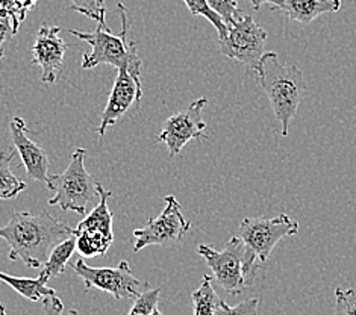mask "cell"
<instances>
[{"label": "cell", "mask_w": 356, "mask_h": 315, "mask_svg": "<svg viewBox=\"0 0 356 315\" xmlns=\"http://www.w3.org/2000/svg\"><path fill=\"white\" fill-rule=\"evenodd\" d=\"M38 3V0H15V10L20 23L26 19V14Z\"/></svg>", "instance_id": "cell-28"}, {"label": "cell", "mask_w": 356, "mask_h": 315, "mask_svg": "<svg viewBox=\"0 0 356 315\" xmlns=\"http://www.w3.org/2000/svg\"><path fill=\"white\" fill-rule=\"evenodd\" d=\"M122 17V31L118 35H113L109 28H102L100 24L92 32H81L69 29L67 32L78 37L79 40L88 42L91 46V52L82 55V69L90 70L97 65L106 64L113 65L115 69H126L135 79L141 81L143 63L138 56V50L135 41L129 38V22L128 10L123 3H118Z\"/></svg>", "instance_id": "cell-3"}, {"label": "cell", "mask_w": 356, "mask_h": 315, "mask_svg": "<svg viewBox=\"0 0 356 315\" xmlns=\"http://www.w3.org/2000/svg\"><path fill=\"white\" fill-rule=\"evenodd\" d=\"M0 315H6V308L2 303H0Z\"/></svg>", "instance_id": "cell-30"}, {"label": "cell", "mask_w": 356, "mask_h": 315, "mask_svg": "<svg viewBox=\"0 0 356 315\" xmlns=\"http://www.w3.org/2000/svg\"><path fill=\"white\" fill-rule=\"evenodd\" d=\"M61 28L59 26H49L47 23H43L40 26L35 42L32 46V65H40L43 74L41 81L47 85H52L58 81L59 74L64 69V58L67 54L69 45L59 37Z\"/></svg>", "instance_id": "cell-11"}, {"label": "cell", "mask_w": 356, "mask_h": 315, "mask_svg": "<svg viewBox=\"0 0 356 315\" xmlns=\"http://www.w3.org/2000/svg\"><path fill=\"white\" fill-rule=\"evenodd\" d=\"M74 234V229L58 221L47 211L14 212L0 227V238L10 247V259L23 261L31 268H41L50 250Z\"/></svg>", "instance_id": "cell-1"}, {"label": "cell", "mask_w": 356, "mask_h": 315, "mask_svg": "<svg viewBox=\"0 0 356 315\" xmlns=\"http://www.w3.org/2000/svg\"><path fill=\"white\" fill-rule=\"evenodd\" d=\"M258 299H249L232 308L225 300H220L216 315H258Z\"/></svg>", "instance_id": "cell-24"}, {"label": "cell", "mask_w": 356, "mask_h": 315, "mask_svg": "<svg viewBox=\"0 0 356 315\" xmlns=\"http://www.w3.org/2000/svg\"><path fill=\"white\" fill-rule=\"evenodd\" d=\"M0 282L10 285L15 293H19L24 299L31 302H38L40 299H44L47 296L56 294L55 289L47 286L40 277H15L0 271Z\"/></svg>", "instance_id": "cell-17"}, {"label": "cell", "mask_w": 356, "mask_h": 315, "mask_svg": "<svg viewBox=\"0 0 356 315\" xmlns=\"http://www.w3.org/2000/svg\"><path fill=\"white\" fill-rule=\"evenodd\" d=\"M284 13L290 20L309 24L317 17L341 10V0H284Z\"/></svg>", "instance_id": "cell-15"}, {"label": "cell", "mask_w": 356, "mask_h": 315, "mask_svg": "<svg viewBox=\"0 0 356 315\" xmlns=\"http://www.w3.org/2000/svg\"><path fill=\"white\" fill-rule=\"evenodd\" d=\"M87 150L78 147L72 155L70 164L61 175L49 176L47 188L54 193L49 207H59L63 211H73L83 216L90 203L99 199L97 181L86 168Z\"/></svg>", "instance_id": "cell-4"}, {"label": "cell", "mask_w": 356, "mask_h": 315, "mask_svg": "<svg viewBox=\"0 0 356 315\" xmlns=\"http://www.w3.org/2000/svg\"><path fill=\"white\" fill-rule=\"evenodd\" d=\"M298 234L299 223L286 214H281L275 218H244L238 227V235L244 243L245 252L250 258L262 264L268 259L276 244L282 238Z\"/></svg>", "instance_id": "cell-5"}, {"label": "cell", "mask_w": 356, "mask_h": 315, "mask_svg": "<svg viewBox=\"0 0 356 315\" xmlns=\"http://www.w3.org/2000/svg\"><path fill=\"white\" fill-rule=\"evenodd\" d=\"M267 38V31L261 28L252 15H243L227 24L226 37L220 40V54L255 72L264 55Z\"/></svg>", "instance_id": "cell-7"}, {"label": "cell", "mask_w": 356, "mask_h": 315, "mask_svg": "<svg viewBox=\"0 0 356 315\" xmlns=\"http://www.w3.org/2000/svg\"><path fill=\"white\" fill-rule=\"evenodd\" d=\"M255 73L258 85L266 91L277 122L282 126V135L286 137L307 91L303 72L298 65L282 64L277 54L266 52Z\"/></svg>", "instance_id": "cell-2"}, {"label": "cell", "mask_w": 356, "mask_h": 315, "mask_svg": "<svg viewBox=\"0 0 356 315\" xmlns=\"http://www.w3.org/2000/svg\"><path fill=\"white\" fill-rule=\"evenodd\" d=\"M0 13H5L10 15V19L13 22V29L17 33L20 29V20L19 15H17V10H15V0H0Z\"/></svg>", "instance_id": "cell-27"}, {"label": "cell", "mask_w": 356, "mask_h": 315, "mask_svg": "<svg viewBox=\"0 0 356 315\" xmlns=\"http://www.w3.org/2000/svg\"><path fill=\"white\" fill-rule=\"evenodd\" d=\"M208 3L220 17H222L226 26L244 15L236 0H208Z\"/></svg>", "instance_id": "cell-22"}, {"label": "cell", "mask_w": 356, "mask_h": 315, "mask_svg": "<svg viewBox=\"0 0 356 315\" xmlns=\"http://www.w3.org/2000/svg\"><path fill=\"white\" fill-rule=\"evenodd\" d=\"M335 315H356V293L355 289H335Z\"/></svg>", "instance_id": "cell-23"}, {"label": "cell", "mask_w": 356, "mask_h": 315, "mask_svg": "<svg viewBox=\"0 0 356 315\" xmlns=\"http://www.w3.org/2000/svg\"><path fill=\"white\" fill-rule=\"evenodd\" d=\"M74 273L83 280L87 289L97 288L100 291L111 294L115 300L137 299L149 288L147 282H141L134 276L126 261H122L114 268H96L90 267L81 258L74 264Z\"/></svg>", "instance_id": "cell-8"}, {"label": "cell", "mask_w": 356, "mask_h": 315, "mask_svg": "<svg viewBox=\"0 0 356 315\" xmlns=\"http://www.w3.org/2000/svg\"><path fill=\"white\" fill-rule=\"evenodd\" d=\"M184 3L186 5V8H188L193 15H202V17H205L207 20H209V23L217 29L220 40L226 37L227 26L225 24V22L222 20V17H220L213 10V8L209 6L208 0H184Z\"/></svg>", "instance_id": "cell-20"}, {"label": "cell", "mask_w": 356, "mask_h": 315, "mask_svg": "<svg viewBox=\"0 0 356 315\" xmlns=\"http://www.w3.org/2000/svg\"><path fill=\"white\" fill-rule=\"evenodd\" d=\"M165 208L147 225L134 231V252H140L149 245H173L179 243L190 231L191 223L182 214L179 202L175 195H165Z\"/></svg>", "instance_id": "cell-9"}, {"label": "cell", "mask_w": 356, "mask_h": 315, "mask_svg": "<svg viewBox=\"0 0 356 315\" xmlns=\"http://www.w3.org/2000/svg\"><path fill=\"white\" fill-rule=\"evenodd\" d=\"M43 309H44V315H64V305L56 294L44 297ZM67 315H81V314L78 311L72 309Z\"/></svg>", "instance_id": "cell-25"}, {"label": "cell", "mask_w": 356, "mask_h": 315, "mask_svg": "<svg viewBox=\"0 0 356 315\" xmlns=\"http://www.w3.org/2000/svg\"><path fill=\"white\" fill-rule=\"evenodd\" d=\"M76 250V236L74 234L69 238H65L64 241L58 243L52 250H50L46 262L41 266L40 270V279L47 284L50 279L55 276H59L65 271L67 264L72 259L73 253Z\"/></svg>", "instance_id": "cell-16"}, {"label": "cell", "mask_w": 356, "mask_h": 315, "mask_svg": "<svg viewBox=\"0 0 356 315\" xmlns=\"http://www.w3.org/2000/svg\"><path fill=\"white\" fill-rule=\"evenodd\" d=\"M197 253L207 261L216 282L229 294H240L248 286V259L245 247L240 236H232L222 252L205 244L197 247Z\"/></svg>", "instance_id": "cell-6"}, {"label": "cell", "mask_w": 356, "mask_h": 315, "mask_svg": "<svg viewBox=\"0 0 356 315\" xmlns=\"http://www.w3.org/2000/svg\"><path fill=\"white\" fill-rule=\"evenodd\" d=\"M13 144L22 158V164L33 181L47 185L49 181V156L47 152L28 137V126L22 117H14L10 123Z\"/></svg>", "instance_id": "cell-13"}, {"label": "cell", "mask_w": 356, "mask_h": 315, "mask_svg": "<svg viewBox=\"0 0 356 315\" xmlns=\"http://www.w3.org/2000/svg\"><path fill=\"white\" fill-rule=\"evenodd\" d=\"M208 100L205 97L197 99L182 113L173 114L167 118L164 129L159 132L156 141L165 143L168 155L175 158L182 152L184 146L191 140H207V123L203 122L202 113Z\"/></svg>", "instance_id": "cell-10"}, {"label": "cell", "mask_w": 356, "mask_h": 315, "mask_svg": "<svg viewBox=\"0 0 356 315\" xmlns=\"http://www.w3.org/2000/svg\"><path fill=\"white\" fill-rule=\"evenodd\" d=\"M15 35V32L13 29V22L10 19V15L5 13H0V59L3 58V42L11 40V37Z\"/></svg>", "instance_id": "cell-26"}, {"label": "cell", "mask_w": 356, "mask_h": 315, "mask_svg": "<svg viewBox=\"0 0 356 315\" xmlns=\"http://www.w3.org/2000/svg\"><path fill=\"white\" fill-rule=\"evenodd\" d=\"M250 3H252V8L255 11H258L259 8L262 5H266V3L271 5V10H273V11H282L284 6H285L284 0H250Z\"/></svg>", "instance_id": "cell-29"}, {"label": "cell", "mask_w": 356, "mask_h": 315, "mask_svg": "<svg viewBox=\"0 0 356 315\" xmlns=\"http://www.w3.org/2000/svg\"><path fill=\"white\" fill-rule=\"evenodd\" d=\"M141 99V81L135 79L126 69H118L111 95H109L108 104L104 109V113H102L100 124L97 127V134L100 137H104L109 126H114L118 122V118H122L128 113V109L134 105V102L140 104Z\"/></svg>", "instance_id": "cell-12"}, {"label": "cell", "mask_w": 356, "mask_h": 315, "mask_svg": "<svg viewBox=\"0 0 356 315\" xmlns=\"http://www.w3.org/2000/svg\"><path fill=\"white\" fill-rule=\"evenodd\" d=\"M14 152H0V200L15 199L28 188V184L11 172V161Z\"/></svg>", "instance_id": "cell-18"}, {"label": "cell", "mask_w": 356, "mask_h": 315, "mask_svg": "<svg viewBox=\"0 0 356 315\" xmlns=\"http://www.w3.org/2000/svg\"><path fill=\"white\" fill-rule=\"evenodd\" d=\"M220 300L213 286V277L205 275L200 286L193 293V315H216Z\"/></svg>", "instance_id": "cell-19"}, {"label": "cell", "mask_w": 356, "mask_h": 315, "mask_svg": "<svg viewBox=\"0 0 356 315\" xmlns=\"http://www.w3.org/2000/svg\"><path fill=\"white\" fill-rule=\"evenodd\" d=\"M70 8L91 20H96L102 28H108L105 0H70Z\"/></svg>", "instance_id": "cell-21"}, {"label": "cell", "mask_w": 356, "mask_h": 315, "mask_svg": "<svg viewBox=\"0 0 356 315\" xmlns=\"http://www.w3.org/2000/svg\"><path fill=\"white\" fill-rule=\"evenodd\" d=\"M97 193H99V205L92 209L78 226H76L74 231L104 235L106 238L114 240L113 212L109 211V207H108V200L111 197V193L106 191L100 182H97Z\"/></svg>", "instance_id": "cell-14"}, {"label": "cell", "mask_w": 356, "mask_h": 315, "mask_svg": "<svg viewBox=\"0 0 356 315\" xmlns=\"http://www.w3.org/2000/svg\"><path fill=\"white\" fill-rule=\"evenodd\" d=\"M150 315H163V312H161V311H159V309H158V308H156V309H155V311H154V312H152V314H150Z\"/></svg>", "instance_id": "cell-31"}]
</instances>
